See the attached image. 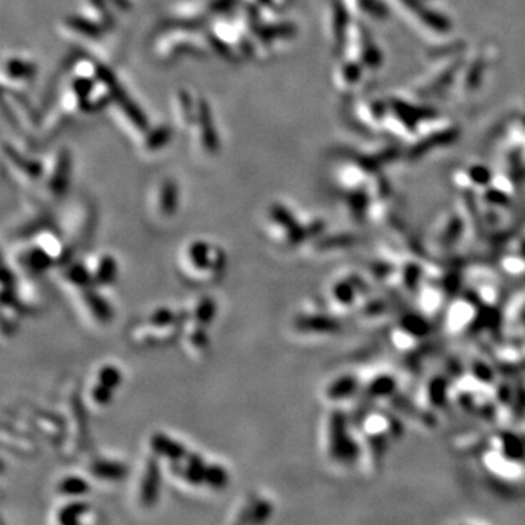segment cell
Wrapping results in <instances>:
<instances>
[{"label": "cell", "instance_id": "1", "mask_svg": "<svg viewBox=\"0 0 525 525\" xmlns=\"http://www.w3.org/2000/svg\"><path fill=\"white\" fill-rule=\"evenodd\" d=\"M94 76L96 78V80L101 85H103L104 89L108 91V94L113 99V103H115L118 107H120V110L129 118L130 123L138 130L146 131L149 124H148V118H146L145 113L129 96V94L123 89L120 82L115 79L114 73L108 69V67L103 66V64H96L94 67Z\"/></svg>", "mask_w": 525, "mask_h": 525}, {"label": "cell", "instance_id": "2", "mask_svg": "<svg viewBox=\"0 0 525 525\" xmlns=\"http://www.w3.org/2000/svg\"><path fill=\"white\" fill-rule=\"evenodd\" d=\"M329 450L331 459L340 463H352L362 454V445L358 444L347 432V417L343 412H333L329 423Z\"/></svg>", "mask_w": 525, "mask_h": 525}, {"label": "cell", "instance_id": "3", "mask_svg": "<svg viewBox=\"0 0 525 525\" xmlns=\"http://www.w3.org/2000/svg\"><path fill=\"white\" fill-rule=\"evenodd\" d=\"M196 122L200 130V142L203 149L208 154L213 155L219 150V139L216 133V126L213 122V115L206 99H199L196 103Z\"/></svg>", "mask_w": 525, "mask_h": 525}, {"label": "cell", "instance_id": "4", "mask_svg": "<svg viewBox=\"0 0 525 525\" xmlns=\"http://www.w3.org/2000/svg\"><path fill=\"white\" fill-rule=\"evenodd\" d=\"M270 217L273 219V222L276 225L285 229L286 238L291 244H299L307 238L308 229L301 226L299 222L296 221V217L294 216V213L287 208H285L283 205H279L278 203V205H273L272 208H270Z\"/></svg>", "mask_w": 525, "mask_h": 525}, {"label": "cell", "instance_id": "5", "mask_svg": "<svg viewBox=\"0 0 525 525\" xmlns=\"http://www.w3.org/2000/svg\"><path fill=\"white\" fill-rule=\"evenodd\" d=\"M161 490V467L155 456H150L146 463L143 479L141 484V502L150 508L158 502Z\"/></svg>", "mask_w": 525, "mask_h": 525}, {"label": "cell", "instance_id": "6", "mask_svg": "<svg viewBox=\"0 0 525 525\" xmlns=\"http://www.w3.org/2000/svg\"><path fill=\"white\" fill-rule=\"evenodd\" d=\"M150 448L157 455L165 456V459H168L171 463H180L181 460L187 459L189 455L187 450H185L182 444L161 432L150 436Z\"/></svg>", "mask_w": 525, "mask_h": 525}, {"label": "cell", "instance_id": "7", "mask_svg": "<svg viewBox=\"0 0 525 525\" xmlns=\"http://www.w3.org/2000/svg\"><path fill=\"white\" fill-rule=\"evenodd\" d=\"M72 171V158L67 150H62L56 165H55V171L52 178H50V190H52L56 196H60L66 192L67 184H69V177Z\"/></svg>", "mask_w": 525, "mask_h": 525}, {"label": "cell", "instance_id": "8", "mask_svg": "<svg viewBox=\"0 0 525 525\" xmlns=\"http://www.w3.org/2000/svg\"><path fill=\"white\" fill-rule=\"evenodd\" d=\"M83 301L85 305H87L91 314L99 321V323H110V321L114 318V310L108 301L101 296L92 287H88V289H83Z\"/></svg>", "mask_w": 525, "mask_h": 525}, {"label": "cell", "instance_id": "9", "mask_svg": "<svg viewBox=\"0 0 525 525\" xmlns=\"http://www.w3.org/2000/svg\"><path fill=\"white\" fill-rule=\"evenodd\" d=\"M295 326L301 331L310 333H333L338 329L337 321L327 315H301L296 318Z\"/></svg>", "mask_w": 525, "mask_h": 525}, {"label": "cell", "instance_id": "10", "mask_svg": "<svg viewBox=\"0 0 525 525\" xmlns=\"http://www.w3.org/2000/svg\"><path fill=\"white\" fill-rule=\"evenodd\" d=\"M3 150H5V157L20 169V171H22L24 174H27L28 177L37 180L43 175V165L37 161H32V159H28L27 157H22L18 150H16L13 146L5 143L3 145Z\"/></svg>", "mask_w": 525, "mask_h": 525}, {"label": "cell", "instance_id": "11", "mask_svg": "<svg viewBox=\"0 0 525 525\" xmlns=\"http://www.w3.org/2000/svg\"><path fill=\"white\" fill-rule=\"evenodd\" d=\"M91 471L99 479L117 482V480H123L127 476L129 468L126 467V464L120 461L99 460L91 466Z\"/></svg>", "mask_w": 525, "mask_h": 525}, {"label": "cell", "instance_id": "12", "mask_svg": "<svg viewBox=\"0 0 525 525\" xmlns=\"http://www.w3.org/2000/svg\"><path fill=\"white\" fill-rule=\"evenodd\" d=\"M185 460H187V464H185V467L181 471L184 480L193 486L205 484V474L208 464L203 460V456L199 454H189Z\"/></svg>", "mask_w": 525, "mask_h": 525}, {"label": "cell", "instance_id": "13", "mask_svg": "<svg viewBox=\"0 0 525 525\" xmlns=\"http://www.w3.org/2000/svg\"><path fill=\"white\" fill-rule=\"evenodd\" d=\"M178 187L171 180H166L159 192V209L165 216H173L178 209Z\"/></svg>", "mask_w": 525, "mask_h": 525}, {"label": "cell", "instance_id": "14", "mask_svg": "<svg viewBox=\"0 0 525 525\" xmlns=\"http://www.w3.org/2000/svg\"><path fill=\"white\" fill-rule=\"evenodd\" d=\"M66 25L71 29L82 34V36L88 37V38H98L101 37V34L106 29L99 22L91 21L88 18H83V16L78 15H71L66 18Z\"/></svg>", "mask_w": 525, "mask_h": 525}, {"label": "cell", "instance_id": "15", "mask_svg": "<svg viewBox=\"0 0 525 525\" xmlns=\"http://www.w3.org/2000/svg\"><path fill=\"white\" fill-rule=\"evenodd\" d=\"M358 388V381L352 375H343L340 378H337L336 381H333L329 388H327V397L330 400H345L349 396L354 394V391H357Z\"/></svg>", "mask_w": 525, "mask_h": 525}, {"label": "cell", "instance_id": "16", "mask_svg": "<svg viewBox=\"0 0 525 525\" xmlns=\"http://www.w3.org/2000/svg\"><path fill=\"white\" fill-rule=\"evenodd\" d=\"M5 73L15 80L31 79L37 75V66L31 62L12 57L5 64Z\"/></svg>", "mask_w": 525, "mask_h": 525}, {"label": "cell", "instance_id": "17", "mask_svg": "<svg viewBox=\"0 0 525 525\" xmlns=\"http://www.w3.org/2000/svg\"><path fill=\"white\" fill-rule=\"evenodd\" d=\"M189 257L192 264L197 268L205 272L210 266H212V259H210V245L206 241H194L192 243L189 248Z\"/></svg>", "mask_w": 525, "mask_h": 525}, {"label": "cell", "instance_id": "18", "mask_svg": "<svg viewBox=\"0 0 525 525\" xmlns=\"http://www.w3.org/2000/svg\"><path fill=\"white\" fill-rule=\"evenodd\" d=\"M117 278V261L113 256L107 254L103 256L98 263L96 272H95V283L101 286H108L115 282Z\"/></svg>", "mask_w": 525, "mask_h": 525}, {"label": "cell", "instance_id": "19", "mask_svg": "<svg viewBox=\"0 0 525 525\" xmlns=\"http://www.w3.org/2000/svg\"><path fill=\"white\" fill-rule=\"evenodd\" d=\"M25 263L32 272L43 273V272H47V270L53 266V257L50 256L44 248L36 247V248H31L27 252Z\"/></svg>", "mask_w": 525, "mask_h": 525}, {"label": "cell", "instance_id": "20", "mask_svg": "<svg viewBox=\"0 0 525 525\" xmlns=\"http://www.w3.org/2000/svg\"><path fill=\"white\" fill-rule=\"evenodd\" d=\"M89 506L88 503L85 502H71L64 505L62 510L59 511V515H57V519L60 524L63 525H75V524H79L80 518L88 512Z\"/></svg>", "mask_w": 525, "mask_h": 525}, {"label": "cell", "instance_id": "21", "mask_svg": "<svg viewBox=\"0 0 525 525\" xmlns=\"http://www.w3.org/2000/svg\"><path fill=\"white\" fill-rule=\"evenodd\" d=\"M66 279L69 280L72 285L80 287V289H88V287L92 286L94 278L91 275L87 266L82 263H73L69 267L66 268Z\"/></svg>", "mask_w": 525, "mask_h": 525}, {"label": "cell", "instance_id": "22", "mask_svg": "<svg viewBox=\"0 0 525 525\" xmlns=\"http://www.w3.org/2000/svg\"><path fill=\"white\" fill-rule=\"evenodd\" d=\"M217 312V305L213 298H203L197 303V307L194 310V319L196 323L201 327H206L213 323V319Z\"/></svg>", "mask_w": 525, "mask_h": 525}, {"label": "cell", "instance_id": "23", "mask_svg": "<svg viewBox=\"0 0 525 525\" xmlns=\"http://www.w3.org/2000/svg\"><path fill=\"white\" fill-rule=\"evenodd\" d=\"M57 489L64 496H83L89 492V483L82 477L69 476L59 483Z\"/></svg>", "mask_w": 525, "mask_h": 525}, {"label": "cell", "instance_id": "24", "mask_svg": "<svg viewBox=\"0 0 525 525\" xmlns=\"http://www.w3.org/2000/svg\"><path fill=\"white\" fill-rule=\"evenodd\" d=\"M229 483V474L228 471L219 464H209L206 467L205 474V484H208L212 489L222 490Z\"/></svg>", "mask_w": 525, "mask_h": 525}, {"label": "cell", "instance_id": "25", "mask_svg": "<svg viewBox=\"0 0 525 525\" xmlns=\"http://www.w3.org/2000/svg\"><path fill=\"white\" fill-rule=\"evenodd\" d=\"M171 134L173 131L168 126H159L154 130H150L145 139V148L148 150L155 152L164 148L169 141H171Z\"/></svg>", "mask_w": 525, "mask_h": 525}, {"label": "cell", "instance_id": "26", "mask_svg": "<svg viewBox=\"0 0 525 525\" xmlns=\"http://www.w3.org/2000/svg\"><path fill=\"white\" fill-rule=\"evenodd\" d=\"M123 381L122 371L114 365H106L99 369L98 372V382L110 387L111 389H115L120 387Z\"/></svg>", "mask_w": 525, "mask_h": 525}, {"label": "cell", "instance_id": "27", "mask_svg": "<svg viewBox=\"0 0 525 525\" xmlns=\"http://www.w3.org/2000/svg\"><path fill=\"white\" fill-rule=\"evenodd\" d=\"M178 104H180V114L184 123H193L196 120V104L190 98L189 92L180 91L178 92Z\"/></svg>", "mask_w": 525, "mask_h": 525}, {"label": "cell", "instance_id": "28", "mask_svg": "<svg viewBox=\"0 0 525 525\" xmlns=\"http://www.w3.org/2000/svg\"><path fill=\"white\" fill-rule=\"evenodd\" d=\"M149 321H150V324L155 327H165L171 324L174 321V312L166 307H161L152 312Z\"/></svg>", "mask_w": 525, "mask_h": 525}, {"label": "cell", "instance_id": "29", "mask_svg": "<svg viewBox=\"0 0 525 525\" xmlns=\"http://www.w3.org/2000/svg\"><path fill=\"white\" fill-rule=\"evenodd\" d=\"M251 514V521L254 522H264L272 515V505L266 501H260L256 505L252 506V510L250 511Z\"/></svg>", "mask_w": 525, "mask_h": 525}, {"label": "cell", "instance_id": "30", "mask_svg": "<svg viewBox=\"0 0 525 525\" xmlns=\"http://www.w3.org/2000/svg\"><path fill=\"white\" fill-rule=\"evenodd\" d=\"M113 391L114 389H111L110 387L104 385V384H99L95 385L92 388V400L96 403V404H101V405H107L111 403L113 400Z\"/></svg>", "mask_w": 525, "mask_h": 525}, {"label": "cell", "instance_id": "31", "mask_svg": "<svg viewBox=\"0 0 525 525\" xmlns=\"http://www.w3.org/2000/svg\"><path fill=\"white\" fill-rule=\"evenodd\" d=\"M192 343L199 347V349H203L209 345V336L206 333V330L203 329L201 326H199L193 333H192Z\"/></svg>", "mask_w": 525, "mask_h": 525}, {"label": "cell", "instance_id": "32", "mask_svg": "<svg viewBox=\"0 0 525 525\" xmlns=\"http://www.w3.org/2000/svg\"><path fill=\"white\" fill-rule=\"evenodd\" d=\"M2 280H3V285L6 287H12L15 285V276L13 273L10 272V270L8 267H3V272H2Z\"/></svg>", "mask_w": 525, "mask_h": 525}]
</instances>
